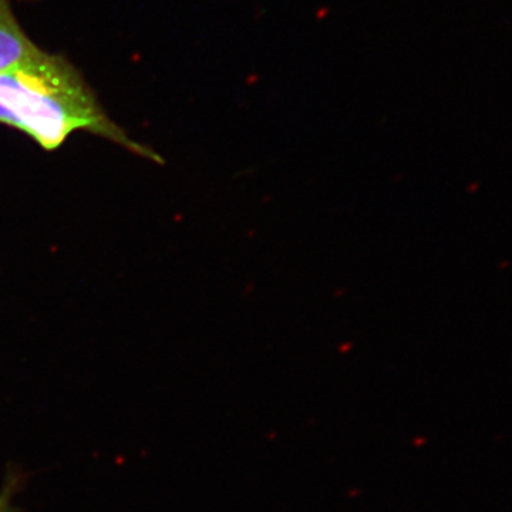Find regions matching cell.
Returning <instances> with one entry per match:
<instances>
[{
  "label": "cell",
  "mask_w": 512,
  "mask_h": 512,
  "mask_svg": "<svg viewBox=\"0 0 512 512\" xmlns=\"http://www.w3.org/2000/svg\"><path fill=\"white\" fill-rule=\"evenodd\" d=\"M0 123L18 128L46 150L59 148L79 130L126 143L72 64L40 49L0 73Z\"/></svg>",
  "instance_id": "obj_1"
},
{
  "label": "cell",
  "mask_w": 512,
  "mask_h": 512,
  "mask_svg": "<svg viewBox=\"0 0 512 512\" xmlns=\"http://www.w3.org/2000/svg\"><path fill=\"white\" fill-rule=\"evenodd\" d=\"M37 50L39 47L20 28L9 0H0V73L25 62Z\"/></svg>",
  "instance_id": "obj_2"
},
{
  "label": "cell",
  "mask_w": 512,
  "mask_h": 512,
  "mask_svg": "<svg viewBox=\"0 0 512 512\" xmlns=\"http://www.w3.org/2000/svg\"><path fill=\"white\" fill-rule=\"evenodd\" d=\"M22 483V474L15 468H9L0 491V512H20V508L15 507L13 500L22 488Z\"/></svg>",
  "instance_id": "obj_3"
}]
</instances>
